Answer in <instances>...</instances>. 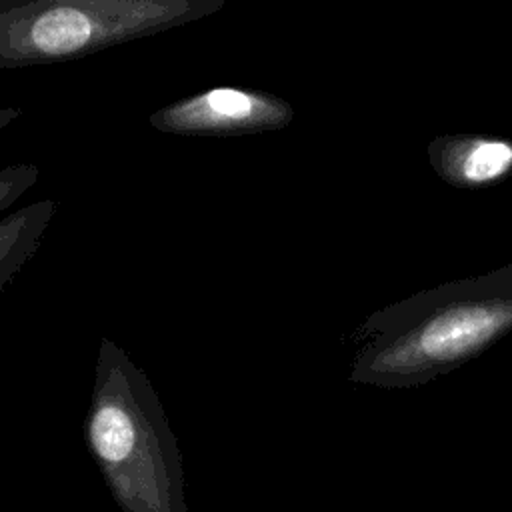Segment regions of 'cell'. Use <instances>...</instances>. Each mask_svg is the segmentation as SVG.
<instances>
[{
  "mask_svg": "<svg viewBox=\"0 0 512 512\" xmlns=\"http://www.w3.org/2000/svg\"><path fill=\"white\" fill-rule=\"evenodd\" d=\"M512 332V264L388 304L356 328L354 384L414 388L452 372Z\"/></svg>",
  "mask_w": 512,
  "mask_h": 512,
  "instance_id": "obj_1",
  "label": "cell"
},
{
  "mask_svg": "<svg viewBox=\"0 0 512 512\" xmlns=\"http://www.w3.org/2000/svg\"><path fill=\"white\" fill-rule=\"evenodd\" d=\"M84 440L122 512H188L184 460L164 406L146 372L106 336Z\"/></svg>",
  "mask_w": 512,
  "mask_h": 512,
  "instance_id": "obj_2",
  "label": "cell"
},
{
  "mask_svg": "<svg viewBox=\"0 0 512 512\" xmlns=\"http://www.w3.org/2000/svg\"><path fill=\"white\" fill-rule=\"evenodd\" d=\"M224 0H0V68L62 64L224 8Z\"/></svg>",
  "mask_w": 512,
  "mask_h": 512,
  "instance_id": "obj_3",
  "label": "cell"
},
{
  "mask_svg": "<svg viewBox=\"0 0 512 512\" xmlns=\"http://www.w3.org/2000/svg\"><path fill=\"white\" fill-rule=\"evenodd\" d=\"M292 118V104L272 92L214 86L158 108L148 122L164 134L222 138L284 130Z\"/></svg>",
  "mask_w": 512,
  "mask_h": 512,
  "instance_id": "obj_4",
  "label": "cell"
},
{
  "mask_svg": "<svg viewBox=\"0 0 512 512\" xmlns=\"http://www.w3.org/2000/svg\"><path fill=\"white\" fill-rule=\"evenodd\" d=\"M434 172L450 186L476 190L512 174V142L480 134L438 136L428 144Z\"/></svg>",
  "mask_w": 512,
  "mask_h": 512,
  "instance_id": "obj_5",
  "label": "cell"
},
{
  "mask_svg": "<svg viewBox=\"0 0 512 512\" xmlns=\"http://www.w3.org/2000/svg\"><path fill=\"white\" fill-rule=\"evenodd\" d=\"M58 202L44 198L0 218V292L36 254Z\"/></svg>",
  "mask_w": 512,
  "mask_h": 512,
  "instance_id": "obj_6",
  "label": "cell"
},
{
  "mask_svg": "<svg viewBox=\"0 0 512 512\" xmlns=\"http://www.w3.org/2000/svg\"><path fill=\"white\" fill-rule=\"evenodd\" d=\"M40 178L36 164H10L0 168V212L8 210L26 190H30Z\"/></svg>",
  "mask_w": 512,
  "mask_h": 512,
  "instance_id": "obj_7",
  "label": "cell"
},
{
  "mask_svg": "<svg viewBox=\"0 0 512 512\" xmlns=\"http://www.w3.org/2000/svg\"><path fill=\"white\" fill-rule=\"evenodd\" d=\"M22 116L20 108H0V130H4L8 124L18 120Z\"/></svg>",
  "mask_w": 512,
  "mask_h": 512,
  "instance_id": "obj_8",
  "label": "cell"
}]
</instances>
